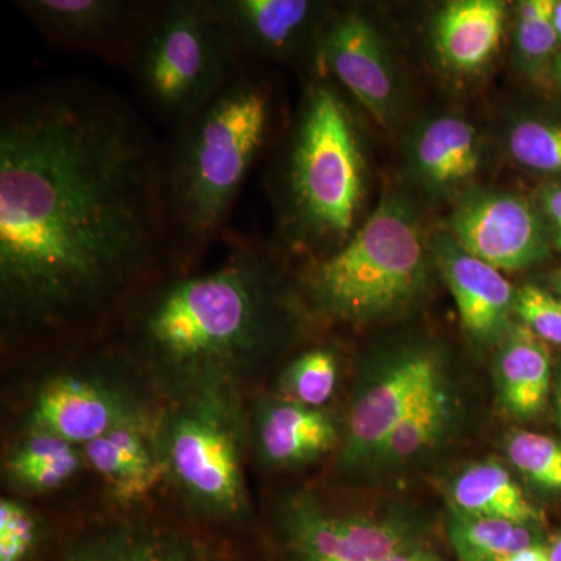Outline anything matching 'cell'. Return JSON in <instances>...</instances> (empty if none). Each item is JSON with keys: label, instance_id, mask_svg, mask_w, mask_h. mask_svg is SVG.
<instances>
[{"label": "cell", "instance_id": "37", "mask_svg": "<svg viewBox=\"0 0 561 561\" xmlns=\"http://www.w3.org/2000/svg\"><path fill=\"white\" fill-rule=\"evenodd\" d=\"M552 73L557 84L561 88V51L553 57L552 60Z\"/></svg>", "mask_w": 561, "mask_h": 561}, {"label": "cell", "instance_id": "36", "mask_svg": "<svg viewBox=\"0 0 561 561\" xmlns=\"http://www.w3.org/2000/svg\"><path fill=\"white\" fill-rule=\"evenodd\" d=\"M552 22L561 43V2H556V7H553Z\"/></svg>", "mask_w": 561, "mask_h": 561}, {"label": "cell", "instance_id": "14", "mask_svg": "<svg viewBox=\"0 0 561 561\" xmlns=\"http://www.w3.org/2000/svg\"><path fill=\"white\" fill-rule=\"evenodd\" d=\"M435 261L448 284L461 324L482 345L500 342L511 327L516 290L504 275L445 234L434 243Z\"/></svg>", "mask_w": 561, "mask_h": 561}, {"label": "cell", "instance_id": "9", "mask_svg": "<svg viewBox=\"0 0 561 561\" xmlns=\"http://www.w3.org/2000/svg\"><path fill=\"white\" fill-rule=\"evenodd\" d=\"M451 238L500 272H518L548 260L551 245L545 224L522 195L490 192L472 195L449 219Z\"/></svg>", "mask_w": 561, "mask_h": 561}, {"label": "cell", "instance_id": "6", "mask_svg": "<svg viewBox=\"0 0 561 561\" xmlns=\"http://www.w3.org/2000/svg\"><path fill=\"white\" fill-rule=\"evenodd\" d=\"M210 0L158 2L130 72L146 108L176 130L225 87L242 65Z\"/></svg>", "mask_w": 561, "mask_h": 561}, {"label": "cell", "instance_id": "3", "mask_svg": "<svg viewBox=\"0 0 561 561\" xmlns=\"http://www.w3.org/2000/svg\"><path fill=\"white\" fill-rule=\"evenodd\" d=\"M227 257L209 272H171L139 302L135 335L165 367L230 370L264 350L275 324L272 271L260 243L228 234Z\"/></svg>", "mask_w": 561, "mask_h": 561}, {"label": "cell", "instance_id": "5", "mask_svg": "<svg viewBox=\"0 0 561 561\" xmlns=\"http://www.w3.org/2000/svg\"><path fill=\"white\" fill-rule=\"evenodd\" d=\"M426 241L415 210L391 194L350 241L302 264L300 290L309 312L327 323H373L419 298L427 280Z\"/></svg>", "mask_w": 561, "mask_h": 561}, {"label": "cell", "instance_id": "32", "mask_svg": "<svg viewBox=\"0 0 561 561\" xmlns=\"http://www.w3.org/2000/svg\"><path fill=\"white\" fill-rule=\"evenodd\" d=\"M386 561H443L438 552L426 542L415 541L409 542L408 546L400 549L397 553L387 559Z\"/></svg>", "mask_w": 561, "mask_h": 561}, {"label": "cell", "instance_id": "2", "mask_svg": "<svg viewBox=\"0 0 561 561\" xmlns=\"http://www.w3.org/2000/svg\"><path fill=\"white\" fill-rule=\"evenodd\" d=\"M275 99L245 60L213 101L171 131L164 146V197L172 272H191L224 242L232 209L271 142Z\"/></svg>", "mask_w": 561, "mask_h": 561}, {"label": "cell", "instance_id": "34", "mask_svg": "<svg viewBox=\"0 0 561 561\" xmlns=\"http://www.w3.org/2000/svg\"><path fill=\"white\" fill-rule=\"evenodd\" d=\"M546 283H548L549 290H551L552 294L561 297V268H557V271L549 273L548 278H546Z\"/></svg>", "mask_w": 561, "mask_h": 561}, {"label": "cell", "instance_id": "18", "mask_svg": "<svg viewBox=\"0 0 561 561\" xmlns=\"http://www.w3.org/2000/svg\"><path fill=\"white\" fill-rule=\"evenodd\" d=\"M500 343L496 381L502 405L515 419H535L548 405L552 389L548 343L513 321Z\"/></svg>", "mask_w": 561, "mask_h": 561}, {"label": "cell", "instance_id": "16", "mask_svg": "<svg viewBox=\"0 0 561 561\" xmlns=\"http://www.w3.org/2000/svg\"><path fill=\"white\" fill-rule=\"evenodd\" d=\"M60 561H230L208 542L157 524H111L83 535Z\"/></svg>", "mask_w": 561, "mask_h": 561}, {"label": "cell", "instance_id": "21", "mask_svg": "<svg viewBox=\"0 0 561 561\" xmlns=\"http://www.w3.org/2000/svg\"><path fill=\"white\" fill-rule=\"evenodd\" d=\"M337 443L331 416L297 402H279L265 409L260 420V445L265 459L295 465L316 459Z\"/></svg>", "mask_w": 561, "mask_h": 561}, {"label": "cell", "instance_id": "10", "mask_svg": "<svg viewBox=\"0 0 561 561\" xmlns=\"http://www.w3.org/2000/svg\"><path fill=\"white\" fill-rule=\"evenodd\" d=\"M319 76L334 77L364 106L373 119L386 125L397 105V83L389 57L364 14L351 10L331 18L317 49Z\"/></svg>", "mask_w": 561, "mask_h": 561}, {"label": "cell", "instance_id": "30", "mask_svg": "<svg viewBox=\"0 0 561 561\" xmlns=\"http://www.w3.org/2000/svg\"><path fill=\"white\" fill-rule=\"evenodd\" d=\"M513 313L545 343L561 346V297L527 284L516 290Z\"/></svg>", "mask_w": 561, "mask_h": 561}, {"label": "cell", "instance_id": "17", "mask_svg": "<svg viewBox=\"0 0 561 561\" xmlns=\"http://www.w3.org/2000/svg\"><path fill=\"white\" fill-rule=\"evenodd\" d=\"M504 27V2L454 0L435 18V50L454 72H479L500 50Z\"/></svg>", "mask_w": 561, "mask_h": 561}, {"label": "cell", "instance_id": "27", "mask_svg": "<svg viewBox=\"0 0 561 561\" xmlns=\"http://www.w3.org/2000/svg\"><path fill=\"white\" fill-rule=\"evenodd\" d=\"M508 459L542 490L561 493V443L537 432L519 431L508 438Z\"/></svg>", "mask_w": 561, "mask_h": 561}, {"label": "cell", "instance_id": "12", "mask_svg": "<svg viewBox=\"0 0 561 561\" xmlns=\"http://www.w3.org/2000/svg\"><path fill=\"white\" fill-rule=\"evenodd\" d=\"M289 531L298 561H386L419 538L404 523L341 518L308 504L291 511Z\"/></svg>", "mask_w": 561, "mask_h": 561}, {"label": "cell", "instance_id": "22", "mask_svg": "<svg viewBox=\"0 0 561 561\" xmlns=\"http://www.w3.org/2000/svg\"><path fill=\"white\" fill-rule=\"evenodd\" d=\"M451 497L456 512L485 518L537 526L541 515L524 496L511 472L497 461H483L467 468L453 483Z\"/></svg>", "mask_w": 561, "mask_h": 561}, {"label": "cell", "instance_id": "19", "mask_svg": "<svg viewBox=\"0 0 561 561\" xmlns=\"http://www.w3.org/2000/svg\"><path fill=\"white\" fill-rule=\"evenodd\" d=\"M83 459L119 500L149 493L168 470L164 456L151 445L144 420H133L83 446Z\"/></svg>", "mask_w": 561, "mask_h": 561}, {"label": "cell", "instance_id": "39", "mask_svg": "<svg viewBox=\"0 0 561 561\" xmlns=\"http://www.w3.org/2000/svg\"><path fill=\"white\" fill-rule=\"evenodd\" d=\"M559 250L561 251V245L559 247Z\"/></svg>", "mask_w": 561, "mask_h": 561}, {"label": "cell", "instance_id": "8", "mask_svg": "<svg viewBox=\"0 0 561 561\" xmlns=\"http://www.w3.org/2000/svg\"><path fill=\"white\" fill-rule=\"evenodd\" d=\"M158 2L20 0L14 2L58 49L81 51L128 69Z\"/></svg>", "mask_w": 561, "mask_h": 561}, {"label": "cell", "instance_id": "25", "mask_svg": "<svg viewBox=\"0 0 561 561\" xmlns=\"http://www.w3.org/2000/svg\"><path fill=\"white\" fill-rule=\"evenodd\" d=\"M451 416V394L443 379L397 424L375 459L383 463H400L412 459L440 438Z\"/></svg>", "mask_w": 561, "mask_h": 561}, {"label": "cell", "instance_id": "28", "mask_svg": "<svg viewBox=\"0 0 561 561\" xmlns=\"http://www.w3.org/2000/svg\"><path fill=\"white\" fill-rule=\"evenodd\" d=\"M553 7L552 0H526L516 9V49L529 70L545 65L559 46L552 22Z\"/></svg>", "mask_w": 561, "mask_h": 561}, {"label": "cell", "instance_id": "23", "mask_svg": "<svg viewBox=\"0 0 561 561\" xmlns=\"http://www.w3.org/2000/svg\"><path fill=\"white\" fill-rule=\"evenodd\" d=\"M448 535L461 561H502L541 542L537 526L454 511Z\"/></svg>", "mask_w": 561, "mask_h": 561}, {"label": "cell", "instance_id": "35", "mask_svg": "<svg viewBox=\"0 0 561 561\" xmlns=\"http://www.w3.org/2000/svg\"><path fill=\"white\" fill-rule=\"evenodd\" d=\"M553 398H556L557 421L561 427V371L557 376L556 387H553Z\"/></svg>", "mask_w": 561, "mask_h": 561}, {"label": "cell", "instance_id": "31", "mask_svg": "<svg viewBox=\"0 0 561 561\" xmlns=\"http://www.w3.org/2000/svg\"><path fill=\"white\" fill-rule=\"evenodd\" d=\"M39 529L33 513L21 502H0V561H28L38 546Z\"/></svg>", "mask_w": 561, "mask_h": 561}, {"label": "cell", "instance_id": "33", "mask_svg": "<svg viewBox=\"0 0 561 561\" xmlns=\"http://www.w3.org/2000/svg\"><path fill=\"white\" fill-rule=\"evenodd\" d=\"M502 561H551V545L537 542Z\"/></svg>", "mask_w": 561, "mask_h": 561}, {"label": "cell", "instance_id": "11", "mask_svg": "<svg viewBox=\"0 0 561 561\" xmlns=\"http://www.w3.org/2000/svg\"><path fill=\"white\" fill-rule=\"evenodd\" d=\"M440 381V362L432 351H405L391 362L351 409L343 449L346 463L375 459L397 424Z\"/></svg>", "mask_w": 561, "mask_h": 561}, {"label": "cell", "instance_id": "1", "mask_svg": "<svg viewBox=\"0 0 561 561\" xmlns=\"http://www.w3.org/2000/svg\"><path fill=\"white\" fill-rule=\"evenodd\" d=\"M172 272L164 146L83 80L0 108V297L7 328L49 334Z\"/></svg>", "mask_w": 561, "mask_h": 561}, {"label": "cell", "instance_id": "15", "mask_svg": "<svg viewBox=\"0 0 561 561\" xmlns=\"http://www.w3.org/2000/svg\"><path fill=\"white\" fill-rule=\"evenodd\" d=\"M210 5L242 60H286L305 41L320 39L324 32H313L321 9L309 0H210Z\"/></svg>", "mask_w": 561, "mask_h": 561}, {"label": "cell", "instance_id": "20", "mask_svg": "<svg viewBox=\"0 0 561 561\" xmlns=\"http://www.w3.org/2000/svg\"><path fill=\"white\" fill-rule=\"evenodd\" d=\"M413 160L431 190H459L479 171L478 133L460 117H438L421 130L413 146Z\"/></svg>", "mask_w": 561, "mask_h": 561}, {"label": "cell", "instance_id": "4", "mask_svg": "<svg viewBox=\"0 0 561 561\" xmlns=\"http://www.w3.org/2000/svg\"><path fill=\"white\" fill-rule=\"evenodd\" d=\"M365 169L348 106L319 77L306 91L279 172L280 228L291 247L311 253L308 262L334 253L356 232Z\"/></svg>", "mask_w": 561, "mask_h": 561}, {"label": "cell", "instance_id": "24", "mask_svg": "<svg viewBox=\"0 0 561 561\" xmlns=\"http://www.w3.org/2000/svg\"><path fill=\"white\" fill-rule=\"evenodd\" d=\"M80 467V454L72 443L33 427L9 459L11 478L36 493L60 489L77 474Z\"/></svg>", "mask_w": 561, "mask_h": 561}, {"label": "cell", "instance_id": "7", "mask_svg": "<svg viewBox=\"0 0 561 561\" xmlns=\"http://www.w3.org/2000/svg\"><path fill=\"white\" fill-rule=\"evenodd\" d=\"M195 375V373H194ZM203 382L172 416L165 437L168 470L192 501L216 515L245 511L241 421L228 371L206 370Z\"/></svg>", "mask_w": 561, "mask_h": 561}, {"label": "cell", "instance_id": "26", "mask_svg": "<svg viewBox=\"0 0 561 561\" xmlns=\"http://www.w3.org/2000/svg\"><path fill=\"white\" fill-rule=\"evenodd\" d=\"M339 364L334 351H306L291 362L280 378V386L290 400L306 408L327 404L337 386Z\"/></svg>", "mask_w": 561, "mask_h": 561}, {"label": "cell", "instance_id": "38", "mask_svg": "<svg viewBox=\"0 0 561 561\" xmlns=\"http://www.w3.org/2000/svg\"><path fill=\"white\" fill-rule=\"evenodd\" d=\"M551 561H561V531L551 545Z\"/></svg>", "mask_w": 561, "mask_h": 561}, {"label": "cell", "instance_id": "13", "mask_svg": "<svg viewBox=\"0 0 561 561\" xmlns=\"http://www.w3.org/2000/svg\"><path fill=\"white\" fill-rule=\"evenodd\" d=\"M83 376L61 375L41 389L32 427L72 445H88L140 415L117 391Z\"/></svg>", "mask_w": 561, "mask_h": 561}, {"label": "cell", "instance_id": "29", "mask_svg": "<svg viewBox=\"0 0 561 561\" xmlns=\"http://www.w3.org/2000/svg\"><path fill=\"white\" fill-rule=\"evenodd\" d=\"M508 151L530 171L561 175V124L518 122L508 135Z\"/></svg>", "mask_w": 561, "mask_h": 561}]
</instances>
